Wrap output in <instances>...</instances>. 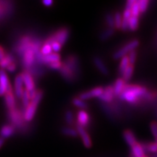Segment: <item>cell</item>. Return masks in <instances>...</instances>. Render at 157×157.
I'll use <instances>...</instances> for the list:
<instances>
[{
    "mask_svg": "<svg viewBox=\"0 0 157 157\" xmlns=\"http://www.w3.org/2000/svg\"><path fill=\"white\" fill-rule=\"evenodd\" d=\"M139 20L138 17L131 16L129 19V29L131 31H135L138 28Z\"/></svg>",
    "mask_w": 157,
    "mask_h": 157,
    "instance_id": "4316f807",
    "label": "cell"
},
{
    "mask_svg": "<svg viewBox=\"0 0 157 157\" xmlns=\"http://www.w3.org/2000/svg\"><path fill=\"white\" fill-rule=\"evenodd\" d=\"M131 10V14H132V16H135L138 17L139 15H140V7H139V4L138 1H135L134 5H132V8L130 9Z\"/></svg>",
    "mask_w": 157,
    "mask_h": 157,
    "instance_id": "836d02e7",
    "label": "cell"
},
{
    "mask_svg": "<svg viewBox=\"0 0 157 157\" xmlns=\"http://www.w3.org/2000/svg\"><path fill=\"white\" fill-rule=\"evenodd\" d=\"M125 87L124 81L123 78H118L115 82L114 85H113V92H114L115 95H120V94L122 93L124 88Z\"/></svg>",
    "mask_w": 157,
    "mask_h": 157,
    "instance_id": "44dd1931",
    "label": "cell"
},
{
    "mask_svg": "<svg viewBox=\"0 0 157 157\" xmlns=\"http://www.w3.org/2000/svg\"><path fill=\"white\" fill-rule=\"evenodd\" d=\"M15 129L13 126L10 124H5L2 127L1 129H0V137L2 138H8V137H11L12 135L15 134Z\"/></svg>",
    "mask_w": 157,
    "mask_h": 157,
    "instance_id": "e0dca14e",
    "label": "cell"
},
{
    "mask_svg": "<svg viewBox=\"0 0 157 157\" xmlns=\"http://www.w3.org/2000/svg\"><path fill=\"white\" fill-rule=\"evenodd\" d=\"M105 22H106L108 26L111 29L115 28V23H114V18L113 16L111 14H107L105 15Z\"/></svg>",
    "mask_w": 157,
    "mask_h": 157,
    "instance_id": "d590c367",
    "label": "cell"
},
{
    "mask_svg": "<svg viewBox=\"0 0 157 157\" xmlns=\"http://www.w3.org/2000/svg\"><path fill=\"white\" fill-rule=\"evenodd\" d=\"M135 2V0H128V1L126 2V9L130 10L132 8V5H134Z\"/></svg>",
    "mask_w": 157,
    "mask_h": 157,
    "instance_id": "bcb514c9",
    "label": "cell"
},
{
    "mask_svg": "<svg viewBox=\"0 0 157 157\" xmlns=\"http://www.w3.org/2000/svg\"><path fill=\"white\" fill-rule=\"evenodd\" d=\"M5 104L7 105V109L9 110H13L15 109L16 102H15V98L14 94H13V90L12 88L11 84H10L8 87H7V90L5 95Z\"/></svg>",
    "mask_w": 157,
    "mask_h": 157,
    "instance_id": "5b68a950",
    "label": "cell"
},
{
    "mask_svg": "<svg viewBox=\"0 0 157 157\" xmlns=\"http://www.w3.org/2000/svg\"><path fill=\"white\" fill-rule=\"evenodd\" d=\"M10 84V82L9 81L6 71L4 69L0 68V96L5 95Z\"/></svg>",
    "mask_w": 157,
    "mask_h": 157,
    "instance_id": "52a82bcc",
    "label": "cell"
},
{
    "mask_svg": "<svg viewBox=\"0 0 157 157\" xmlns=\"http://www.w3.org/2000/svg\"><path fill=\"white\" fill-rule=\"evenodd\" d=\"M70 31L68 28H62L58 29L56 32H55L52 34V36L54 37L55 41L58 42L59 44L61 45H64L66 42H67L68 37H69Z\"/></svg>",
    "mask_w": 157,
    "mask_h": 157,
    "instance_id": "7a4b0ae2",
    "label": "cell"
},
{
    "mask_svg": "<svg viewBox=\"0 0 157 157\" xmlns=\"http://www.w3.org/2000/svg\"><path fill=\"white\" fill-rule=\"evenodd\" d=\"M93 63L95 67L99 70L101 74H103V75H109V71L101 58H100L99 57H95L93 58Z\"/></svg>",
    "mask_w": 157,
    "mask_h": 157,
    "instance_id": "ac0fdd59",
    "label": "cell"
},
{
    "mask_svg": "<svg viewBox=\"0 0 157 157\" xmlns=\"http://www.w3.org/2000/svg\"><path fill=\"white\" fill-rule=\"evenodd\" d=\"M133 71H134V68H133V66L132 65H129L126 68V70L124 71L122 74L123 76V80L124 81H129L131 78H132V74H133Z\"/></svg>",
    "mask_w": 157,
    "mask_h": 157,
    "instance_id": "83f0119b",
    "label": "cell"
},
{
    "mask_svg": "<svg viewBox=\"0 0 157 157\" xmlns=\"http://www.w3.org/2000/svg\"><path fill=\"white\" fill-rule=\"evenodd\" d=\"M16 68H17L16 63H15V62H13L8 65V66L7 67V70L9 72L12 73V72H14L16 70Z\"/></svg>",
    "mask_w": 157,
    "mask_h": 157,
    "instance_id": "ee69618b",
    "label": "cell"
},
{
    "mask_svg": "<svg viewBox=\"0 0 157 157\" xmlns=\"http://www.w3.org/2000/svg\"><path fill=\"white\" fill-rule=\"evenodd\" d=\"M65 120L66 122L68 124V125H72L74 124V113L71 111H67L65 113Z\"/></svg>",
    "mask_w": 157,
    "mask_h": 157,
    "instance_id": "d6a6232c",
    "label": "cell"
},
{
    "mask_svg": "<svg viewBox=\"0 0 157 157\" xmlns=\"http://www.w3.org/2000/svg\"><path fill=\"white\" fill-rule=\"evenodd\" d=\"M21 99H22V103H23V107L26 108L31 103V98H30V95H29V92L27 91L26 90H25L23 93Z\"/></svg>",
    "mask_w": 157,
    "mask_h": 157,
    "instance_id": "4dcf8cb0",
    "label": "cell"
},
{
    "mask_svg": "<svg viewBox=\"0 0 157 157\" xmlns=\"http://www.w3.org/2000/svg\"><path fill=\"white\" fill-rule=\"evenodd\" d=\"M129 58L128 56H126L123 57L122 59L121 60L120 64H119V73L120 75H122L124 71L126 70V68L129 66Z\"/></svg>",
    "mask_w": 157,
    "mask_h": 157,
    "instance_id": "603a6c76",
    "label": "cell"
},
{
    "mask_svg": "<svg viewBox=\"0 0 157 157\" xmlns=\"http://www.w3.org/2000/svg\"><path fill=\"white\" fill-rule=\"evenodd\" d=\"M114 95H115L114 92H113V87L109 86V87L104 88L103 93L100 96L99 99L104 102H106V103H109V102L112 101Z\"/></svg>",
    "mask_w": 157,
    "mask_h": 157,
    "instance_id": "9a60e30c",
    "label": "cell"
},
{
    "mask_svg": "<svg viewBox=\"0 0 157 157\" xmlns=\"http://www.w3.org/2000/svg\"><path fill=\"white\" fill-rule=\"evenodd\" d=\"M5 55H6V53H5V50H4L2 46H1V45H0V62H1L2 60L5 58Z\"/></svg>",
    "mask_w": 157,
    "mask_h": 157,
    "instance_id": "f6af8a7d",
    "label": "cell"
},
{
    "mask_svg": "<svg viewBox=\"0 0 157 157\" xmlns=\"http://www.w3.org/2000/svg\"><path fill=\"white\" fill-rule=\"evenodd\" d=\"M131 16H132V14H131V10H130L125 8L124 11V13H123L122 19L129 20V18H130Z\"/></svg>",
    "mask_w": 157,
    "mask_h": 157,
    "instance_id": "7bdbcfd3",
    "label": "cell"
},
{
    "mask_svg": "<svg viewBox=\"0 0 157 157\" xmlns=\"http://www.w3.org/2000/svg\"><path fill=\"white\" fill-rule=\"evenodd\" d=\"M144 157H147V156H144Z\"/></svg>",
    "mask_w": 157,
    "mask_h": 157,
    "instance_id": "816d5d0a",
    "label": "cell"
},
{
    "mask_svg": "<svg viewBox=\"0 0 157 157\" xmlns=\"http://www.w3.org/2000/svg\"><path fill=\"white\" fill-rule=\"evenodd\" d=\"M21 75H22L23 77V83L25 84V90H26L27 91L30 92L31 90H34L35 88H36L33 76H31V73H29L28 71H24L23 73H21Z\"/></svg>",
    "mask_w": 157,
    "mask_h": 157,
    "instance_id": "ba28073f",
    "label": "cell"
},
{
    "mask_svg": "<svg viewBox=\"0 0 157 157\" xmlns=\"http://www.w3.org/2000/svg\"><path fill=\"white\" fill-rule=\"evenodd\" d=\"M151 131L153 135H154L155 138H157V123L156 121H153L150 124Z\"/></svg>",
    "mask_w": 157,
    "mask_h": 157,
    "instance_id": "60d3db41",
    "label": "cell"
},
{
    "mask_svg": "<svg viewBox=\"0 0 157 157\" xmlns=\"http://www.w3.org/2000/svg\"><path fill=\"white\" fill-rule=\"evenodd\" d=\"M128 58H129V64L134 66L135 60L137 58V52L135 50H133L132 52H130L128 55Z\"/></svg>",
    "mask_w": 157,
    "mask_h": 157,
    "instance_id": "74e56055",
    "label": "cell"
},
{
    "mask_svg": "<svg viewBox=\"0 0 157 157\" xmlns=\"http://www.w3.org/2000/svg\"><path fill=\"white\" fill-rule=\"evenodd\" d=\"M139 7H140V12L141 13H145L146 11L149 4L148 0H138Z\"/></svg>",
    "mask_w": 157,
    "mask_h": 157,
    "instance_id": "e575fe53",
    "label": "cell"
},
{
    "mask_svg": "<svg viewBox=\"0 0 157 157\" xmlns=\"http://www.w3.org/2000/svg\"><path fill=\"white\" fill-rule=\"evenodd\" d=\"M43 95H44V93H43L42 90H37V93H36V95L35 96L34 99L31 101V102H33V103L36 104L37 105H39V103H40L41 101H42V98H43Z\"/></svg>",
    "mask_w": 157,
    "mask_h": 157,
    "instance_id": "8d00e7d4",
    "label": "cell"
},
{
    "mask_svg": "<svg viewBox=\"0 0 157 157\" xmlns=\"http://www.w3.org/2000/svg\"><path fill=\"white\" fill-rule=\"evenodd\" d=\"M123 137L125 142L127 143V144L129 146H130L131 148L137 143L136 137H135L134 133H133L131 130H129V129L125 130L123 133Z\"/></svg>",
    "mask_w": 157,
    "mask_h": 157,
    "instance_id": "d6986e66",
    "label": "cell"
},
{
    "mask_svg": "<svg viewBox=\"0 0 157 157\" xmlns=\"http://www.w3.org/2000/svg\"><path fill=\"white\" fill-rule=\"evenodd\" d=\"M76 130H77L78 134L81 137L82 142H83L84 146L86 148H90L92 146V140L90 138V135H88V133L84 127L80 126V125L76 124Z\"/></svg>",
    "mask_w": 157,
    "mask_h": 157,
    "instance_id": "9c48e42d",
    "label": "cell"
},
{
    "mask_svg": "<svg viewBox=\"0 0 157 157\" xmlns=\"http://www.w3.org/2000/svg\"><path fill=\"white\" fill-rule=\"evenodd\" d=\"M131 153H132V157H144L145 151L143 150L141 144L137 143L135 146L131 148Z\"/></svg>",
    "mask_w": 157,
    "mask_h": 157,
    "instance_id": "ffe728a7",
    "label": "cell"
},
{
    "mask_svg": "<svg viewBox=\"0 0 157 157\" xmlns=\"http://www.w3.org/2000/svg\"><path fill=\"white\" fill-rule=\"evenodd\" d=\"M72 103L74 104V105L76 107L79 108L82 110H84L87 109V104L85 103L84 101L79 99L78 98H74L73 100H72Z\"/></svg>",
    "mask_w": 157,
    "mask_h": 157,
    "instance_id": "f1b7e54d",
    "label": "cell"
},
{
    "mask_svg": "<svg viewBox=\"0 0 157 157\" xmlns=\"http://www.w3.org/2000/svg\"><path fill=\"white\" fill-rule=\"evenodd\" d=\"M38 105L36 104L33 103V102L31 101V103L29 105L25 108V111H24V119L27 121H30L34 119L35 113H36V108Z\"/></svg>",
    "mask_w": 157,
    "mask_h": 157,
    "instance_id": "4fadbf2b",
    "label": "cell"
},
{
    "mask_svg": "<svg viewBox=\"0 0 157 157\" xmlns=\"http://www.w3.org/2000/svg\"><path fill=\"white\" fill-rule=\"evenodd\" d=\"M152 157H157V153H156V154H155Z\"/></svg>",
    "mask_w": 157,
    "mask_h": 157,
    "instance_id": "681fc988",
    "label": "cell"
},
{
    "mask_svg": "<svg viewBox=\"0 0 157 157\" xmlns=\"http://www.w3.org/2000/svg\"><path fill=\"white\" fill-rule=\"evenodd\" d=\"M103 90L104 88H103L102 87H95L94 88V89L90 90V91H87V92H84V93H81L79 95H78V98L82 100V101H84V100L90 99V98H96V97L99 98L100 96L103 94Z\"/></svg>",
    "mask_w": 157,
    "mask_h": 157,
    "instance_id": "8992f818",
    "label": "cell"
},
{
    "mask_svg": "<svg viewBox=\"0 0 157 157\" xmlns=\"http://www.w3.org/2000/svg\"><path fill=\"white\" fill-rule=\"evenodd\" d=\"M5 139H4L2 137H0V149L2 148L4 144H5Z\"/></svg>",
    "mask_w": 157,
    "mask_h": 157,
    "instance_id": "c3c4849f",
    "label": "cell"
},
{
    "mask_svg": "<svg viewBox=\"0 0 157 157\" xmlns=\"http://www.w3.org/2000/svg\"><path fill=\"white\" fill-rule=\"evenodd\" d=\"M113 18H114V23H115V28L117 29H121V23H122V15L120 13L117 12L113 15Z\"/></svg>",
    "mask_w": 157,
    "mask_h": 157,
    "instance_id": "1f68e13d",
    "label": "cell"
},
{
    "mask_svg": "<svg viewBox=\"0 0 157 157\" xmlns=\"http://www.w3.org/2000/svg\"><path fill=\"white\" fill-rule=\"evenodd\" d=\"M64 63L70 68V70L73 72L75 76L78 75V74L80 73L79 63H78V58L75 56H70L67 57Z\"/></svg>",
    "mask_w": 157,
    "mask_h": 157,
    "instance_id": "3957f363",
    "label": "cell"
},
{
    "mask_svg": "<svg viewBox=\"0 0 157 157\" xmlns=\"http://www.w3.org/2000/svg\"><path fill=\"white\" fill-rule=\"evenodd\" d=\"M52 47H51V44H48V43H44V44L42 45V48L40 50V52L42 53V56H48L51 53H52Z\"/></svg>",
    "mask_w": 157,
    "mask_h": 157,
    "instance_id": "f546056e",
    "label": "cell"
},
{
    "mask_svg": "<svg viewBox=\"0 0 157 157\" xmlns=\"http://www.w3.org/2000/svg\"><path fill=\"white\" fill-rule=\"evenodd\" d=\"M42 3L44 4V5L46 6V7H50V6L53 4V1H52V0H44V1L42 2Z\"/></svg>",
    "mask_w": 157,
    "mask_h": 157,
    "instance_id": "7dc6e473",
    "label": "cell"
},
{
    "mask_svg": "<svg viewBox=\"0 0 157 157\" xmlns=\"http://www.w3.org/2000/svg\"><path fill=\"white\" fill-rule=\"evenodd\" d=\"M156 144H157V138L156 139Z\"/></svg>",
    "mask_w": 157,
    "mask_h": 157,
    "instance_id": "f907efd6",
    "label": "cell"
},
{
    "mask_svg": "<svg viewBox=\"0 0 157 157\" xmlns=\"http://www.w3.org/2000/svg\"><path fill=\"white\" fill-rule=\"evenodd\" d=\"M114 34V29L109 28L106 30H105L100 34L99 39L101 41H105L109 39L110 37L112 36V35Z\"/></svg>",
    "mask_w": 157,
    "mask_h": 157,
    "instance_id": "484cf974",
    "label": "cell"
},
{
    "mask_svg": "<svg viewBox=\"0 0 157 157\" xmlns=\"http://www.w3.org/2000/svg\"><path fill=\"white\" fill-rule=\"evenodd\" d=\"M90 115L84 110H81L77 113V124H76L85 127L90 123Z\"/></svg>",
    "mask_w": 157,
    "mask_h": 157,
    "instance_id": "5bb4252c",
    "label": "cell"
},
{
    "mask_svg": "<svg viewBox=\"0 0 157 157\" xmlns=\"http://www.w3.org/2000/svg\"><path fill=\"white\" fill-rule=\"evenodd\" d=\"M60 75L63 76L66 81L67 82H73L75 80L76 76L73 72L70 70V68L65 64V63H62V66L60 69L59 70Z\"/></svg>",
    "mask_w": 157,
    "mask_h": 157,
    "instance_id": "30bf717a",
    "label": "cell"
},
{
    "mask_svg": "<svg viewBox=\"0 0 157 157\" xmlns=\"http://www.w3.org/2000/svg\"><path fill=\"white\" fill-rule=\"evenodd\" d=\"M119 97H120L121 100H124V101L131 103H135L139 98L134 92L125 89V88H124L122 93L120 94Z\"/></svg>",
    "mask_w": 157,
    "mask_h": 157,
    "instance_id": "8fae6325",
    "label": "cell"
},
{
    "mask_svg": "<svg viewBox=\"0 0 157 157\" xmlns=\"http://www.w3.org/2000/svg\"><path fill=\"white\" fill-rule=\"evenodd\" d=\"M51 47H52V51H54L56 53H57V52H60V50H61L62 45L60 44H59L58 42H56V41H55L54 42L52 43V44H51Z\"/></svg>",
    "mask_w": 157,
    "mask_h": 157,
    "instance_id": "ab89813d",
    "label": "cell"
},
{
    "mask_svg": "<svg viewBox=\"0 0 157 157\" xmlns=\"http://www.w3.org/2000/svg\"><path fill=\"white\" fill-rule=\"evenodd\" d=\"M13 62H15V58L13 55L10 53H6L5 58L0 62V68L5 70L8 66V65Z\"/></svg>",
    "mask_w": 157,
    "mask_h": 157,
    "instance_id": "7402d4cb",
    "label": "cell"
},
{
    "mask_svg": "<svg viewBox=\"0 0 157 157\" xmlns=\"http://www.w3.org/2000/svg\"><path fill=\"white\" fill-rule=\"evenodd\" d=\"M141 146L143 147L144 151L151 152L154 154L157 153V144L156 143H143V144H141Z\"/></svg>",
    "mask_w": 157,
    "mask_h": 157,
    "instance_id": "d4e9b609",
    "label": "cell"
},
{
    "mask_svg": "<svg viewBox=\"0 0 157 157\" xmlns=\"http://www.w3.org/2000/svg\"><path fill=\"white\" fill-rule=\"evenodd\" d=\"M48 68H51V69L53 70H60V68L62 66V62L58 61V62H54L48 64Z\"/></svg>",
    "mask_w": 157,
    "mask_h": 157,
    "instance_id": "f35d334b",
    "label": "cell"
},
{
    "mask_svg": "<svg viewBox=\"0 0 157 157\" xmlns=\"http://www.w3.org/2000/svg\"><path fill=\"white\" fill-rule=\"evenodd\" d=\"M139 45V41L137 39H134V40L131 41L130 42H129L128 44H127L123 48L119 49V50H117V52H114V54L113 55V58L115 60L119 58H122L123 57L126 56L127 54L129 53L132 51L135 50V49L138 47Z\"/></svg>",
    "mask_w": 157,
    "mask_h": 157,
    "instance_id": "6da1fadb",
    "label": "cell"
},
{
    "mask_svg": "<svg viewBox=\"0 0 157 157\" xmlns=\"http://www.w3.org/2000/svg\"><path fill=\"white\" fill-rule=\"evenodd\" d=\"M36 52L34 49H29L23 55V65L25 68H29L33 64H34L36 60Z\"/></svg>",
    "mask_w": 157,
    "mask_h": 157,
    "instance_id": "277c9868",
    "label": "cell"
},
{
    "mask_svg": "<svg viewBox=\"0 0 157 157\" xmlns=\"http://www.w3.org/2000/svg\"><path fill=\"white\" fill-rule=\"evenodd\" d=\"M23 81L21 74L17 75L15 78V93L17 98H22L23 93L24 92L23 89Z\"/></svg>",
    "mask_w": 157,
    "mask_h": 157,
    "instance_id": "7c38bea8",
    "label": "cell"
},
{
    "mask_svg": "<svg viewBox=\"0 0 157 157\" xmlns=\"http://www.w3.org/2000/svg\"><path fill=\"white\" fill-rule=\"evenodd\" d=\"M61 132L62 134L68 137H75L78 135L76 129L71 128V127H63L61 129Z\"/></svg>",
    "mask_w": 157,
    "mask_h": 157,
    "instance_id": "cb8c5ba5",
    "label": "cell"
},
{
    "mask_svg": "<svg viewBox=\"0 0 157 157\" xmlns=\"http://www.w3.org/2000/svg\"><path fill=\"white\" fill-rule=\"evenodd\" d=\"M58 61H60V56L58 53H51L48 56H43L42 57V58L39 60V63L41 64H49L51 63H54V62H58Z\"/></svg>",
    "mask_w": 157,
    "mask_h": 157,
    "instance_id": "2e32d148",
    "label": "cell"
},
{
    "mask_svg": "<svg viewBox=\"0 0 157 157\" xmlns=\"http://www.w3.org/2000/svg\"><path fill=\"white\" fill-rule=\"evenodd\" d=\"M121 29L124 31H127V30H129V20L122 19Z\"/></svg>",
    "mask_w": 157,
    "mask_h": 157,
    "instance_id": "b9f144b4",
    "label": "cell"
}]
</instances>
